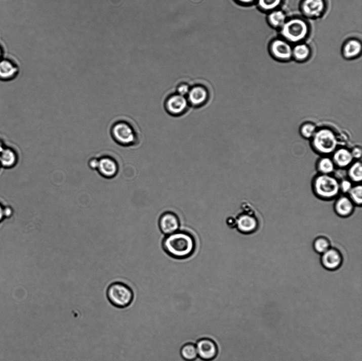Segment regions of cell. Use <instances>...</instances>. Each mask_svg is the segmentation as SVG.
<instances>
[{"instance_id": "cell-5", "label": "cell", "mask_w": 362, "mask_h": 361, "mask_svg": "<svg viewBox=\"0 0 362 361\" xmlns=\"http://www.w3.org/2000/svg\"><path fill=\"white\" fill-rule=\"evenodd\" d=\"M337 145L336 135L329 128L316 130L311 139L312 149L316 153L323 155L333 154L337 149Z\"/></svg>"}, {"instance_id": "cell-20", "label": "cell", "mask_w": 362, "mask_h": 361, "mask_svg": "<svg viewBox=\"0 0 362 361\" xmlns=\"http://www.w3.org/2000/svg\"><path fill=\"white\" fill-rule=\"evenodd\" d=\"M361 51L360 42L356 39H350L345 43L343 53L345 58L350 59L356 57Z\"/></svg>"}, {"instance_id": "cell-18", "label": "cell", "mask_w": 362, "mask_h": 361, "mask_svg": "<svg viewBox=\"0 0 362 361\" xmlns=\"http://www.w3.org/2000/svg\"><path fill=\"white\" fill-rule=\"evenodd\" d=\"M18 161L17 153L13 148L5 146L0 152V166L5 168H11L17 165Z\"/></svg>"}, {"instance_id": "cell-35", "label": "cell", "mask_w": 362, "mask_h": 361, "mask_svg": "<svg viewBox=\"0 0 362 361\" xmlns=\"http://www.w3.org/2000/svg\"><path fill=\"white\" fill-rule=\"evenodd\" d=\"M5 218L4 216V207L2 204H0V223H1Z\"/></svg>"}, {"instance_id": "cell-3", "label": "cell", "mask_w": 362, "mask_h": 361, "mask_svg": "<svg viewBox=\"0 0 362 361\" xmlns=\"http://www.w3.org/2000/svg\"><path fill=\"white\" fill-rule=\"evenodd\" d=\"M111 137L117 144L129 147L137 142L138 135L132 124L124 119L116 120L110 129Z\"/></svg>"}, {"instance_id": "cell-21", "label": "cell", "mask_w": 362, "mask_h": 361, "mask_svg": "<svg viewBox=\"0 0 362 361\" xmlns=\"http://www.w3.org/2000/svg\"><path fill=\"white\" fill-rule=\"evenodd\" d=\"M310 50L308 45L299 43L292 49V57L298 61L306 60L310 55Z\"/></svg>"}, {"instance_id": "cell-8", "label": "cell", "mask_w": 362, "mask_h": 361, "mask_svg": "<svg viewBox=\"0 0 362 361\" xmlns=\"http://www.w3.org/2000/svg\"><path fill=\"white\" fill-rule=\"evenodd\" d=\"M188 105V101L185 97L177 94L167 99L165 108L170 115L178 116L184 114L187 109Z\"/></svg>"}, {"instance_id": "cell-19", "label": "cell", "mask_w": 362, "mask_h": 361, "mask_svg": "<svg viewBox=\"0 0 362 361\" xmlns=\"http://www.w3.org/2000/svg\"><path fill=\"white\" fill-rule=\"evenodd\" d=\"M18 69L12 63L4 60L0 61V80H12L17 75Z\"/></svg>"}, {"instance_id": "cell-24", "label": "cell", "mask_w": 362, "mask_h": 361, "mask_svg": "<svg viewBox=\"0 0 362 361\" xmlns=\"http://www.w3.org/2000/svg\"><path fill=\"white\" fill-rule=\"evenodd\" d=\"M335 165L330 157L321 158L318 162V171L321 174L331 175L335 171Z\"/></svg>"}, {"instance_id": "cell-7", "label": "cell", "mask_w": 362, "mask_h": 361, "mask_svg": "<svg viewBox=\"0 0 362 361\" xmlns=\"http://www.w3.org/2000/svg\"><path fill=\"white\" fill-rule=\"evenodd\" d=\"M103 177L110 179L115 177L118 173L119 166L117 161L109 156L97 158L96 170Z\"/></svg>"}, {"instance_id": "cell-1", "label": "cell", "mask_w": 362, "mask_h": 361, "mask_svg": "<svg viewBox=\"0 0 362 361\" xmlns=\"http://www.w3.org/2000/svg\"><path fill=\"white\" fill-rule=\"evenodd\" d=\"M163 247L166 252L172 257L184 259L194 253L196 243L191 234L185 232L177 231L167 235L163 241Z\"/></svg>"}, {"instance_id": "cell-22", "label": "cell", "mask_w": 362, "mask_h": 361, "mask_svg": "<svg viewBox=\"0 0 362 361\" xmlns=\"http://www.w3.org/2000/svg\"><path fill=\"white\" fill-rule=\"evenodd\" d=\"M286 19V14L281 10H273L268 16L269 23L274 27H281L285 24Z\"/></svg>"}, {"instance_id": "cell-36", "label": "cell", "mask_w": 362, "mask_h": 361, "mask_svg": "<svg viewBox=\"0 0 362 361\" xmlns=\"http://www.w3.org/2000/svg\"><path fill=\"white\" fill-rule=\"evenodd\" d=\"M5 146H6L4 145L3 142L0 141V152H1L3 150V149L5 148Z\"/></svg>"}, {"instance_id": "cell-16", "label": "cell", "mask_w": 362, "mask_h": 361, "mask_svg": "<svg viewBox=\"0 0 362 361\" xmlns=\"http://www.w3.org/2000/svg\"><path fill=\"white\" fill-rule=\"evenodd\" d=\"M334 209L339 216L347 217L353 213L354 205L348 196H343L338 197L336 200Z\"/></svg>"}, {"instance_id": "cell-33", "label": "cell", "mask_w": 362, "mask_h": 361, "mask_svg": "<svg viewBox=\"0 0 362 361\" xmlns=\"http://www.w3.org/2000/svg\"><path fill=\"white\" fill-rule=\"evenodd\" d=\"M14 213L13 208L10 206L4 207L5 218H9L13 216Z\"/></svg>"}, {"instance_id": "cell-26", "label": "cell", "mask_w": 362, "mask_h": 361, "mask_svg": "<svg viewBox=\"0 0 362 361\" xmlns=\"http://www.w3.org/2000/svg\"><path fill=\"white\" fill-rule=\"evenodd\" d=\"M348 197L354 205L361 206L362 204V187L361 185L353 186L348 192Z\"/></svg>"}, {"instance_id": "cell-2", "label": "cell", "mask_w": 362, "mask_h": 361, "mask_svg": "<svg viewBox=\"0 0 362 361\" xmlns=\"http://www.w3.org/2000/svg\"><path fill=\"white\" fill-rule=\"evenodd\" d=\"M106 296L112 306L119 309L129 307L134 298L131 288L122 282L111 284L107 289Z\"/></svg>"}, {"instance_id": "cell-30", "label": "cell", "mask_w": 362, "mask_h": 361, "mask_svg": "<svg viewBox=\"0 0 362 361\" xmlns=\"http://www.w3.org/2000/svg\"><path fill=\"white\" fill-rule=\"evenodd\" d=\"M352 187V182L346 179H343L341 183H339V189L344 194H348Z\"/></svg>"}, {"instance_id": "cell-27", "label": "cell", "mask_w": 362, "mask_h": 361, "mask_svg": "<svg viewBox=\"0 0 362 361\" xmlns=\"http://www.w3.org/2000/svg\"><path fill=\"white\" fill-rule=\"evenodd\" d=\"M313 248L316 253L322 254L330 249V242L327 238L320 237L314 240Z\"/></svg>"}, {"instance_id": "cell-17", "label": "cell", "mask_w": 362, "mask_h": 361, "mask_svg": "<svg viewBox=\"0 0 362 361\" xmlns=\"http://www.w3.org/2000/svg\"><path fill=\"white\" fill-rule=\"evenodd\" d=\"M332 160L335 166L343 168L351 165L353 161V157L348 149L341 148L336 149L333 153Z\"/></svg>"}, {"instance_id": "cell-34", "label": "cell", "mask_w": 362, "mask_h": 361, "mask_svg": "<svg viewBox=\"0 0 362 361\" xmlns=\"http://www.w3.org/2000/svg\"><path fill=\"white\" fill-rule=\"evenodd\" d=\"M234 1L240 5L247 6L253 3L255 0H234Z\"/></svg>"}, {"instance_id": "cell-13", "label": "cell", "mask_w": 362, "mask_h": 361, "mask_svg": "<svg viewBox=\"0 0 362 361\" xmlns=\"http://www.w3.org/2000/svg\"><path fill=\"white\" fill-rule=\"evenodd\" d=\"M325 8V0H303L301 4L302 13L311 18L320 17L323 14Z\"/></svg>"}, {"instance_id": "cell-31", "label": "cell", "mask_w": 362, "mask_h": 361, "mask_svg": "<svg viewBox=\"0 0 362 361\" xmlns=\"http://www.w3.org/2000/svg\"><path fill=\"white\" fill-rule=\"evenodd\" d=\"M190 87L186 83L180 84L177 87L178 94L183 96H187Z\"/></svg>"}, {"instance_id": "cell-12", "label": "cell", "mask_w": 362, "mask_h": 361, "mask_svg": "<svg viewBox=\"0 0 362 361\" xmlns=\"http://www.w3.org/2000/svg\"><path fill=\"white\" fill-rule=\"evenodd\" d=\"M209 99L208 89L203 86L196 85L190 88L187 95L188 104L195 107L205 105Z\"/></svg>"}, {"instance_id": "cell-6", "label": "cell", "mask_w": 362, "mask_h": 361, "mask_svg": "<svg viewBox=\"0 0 362 361\" xmlns=\"http://www.w3.org/2000/svg\"><path fill=\"white\" fill-rule=\"evenodd\" d=\"M280 33L287 41L298 42L303 40L308 35L309 28L304 20L294 18L286 21L281 27Z\"/></svg>"}, {"instance_id": "cell-4", "label": "cell", "mask_w": 362, "mask_h": 361, "mask_svg": "<svg viewBox=\"0 0 362 361\" xmlns=\"http://www.w3.org/2000/svg\"><path fill=\"white\" fill-rule=\"evenodd\" d=\"M312 187L315 196L322 200H332L340 193L338 180L331 175L320 174L316 176Z\"/></svg>"}, {"instance_id": "cell-14", "label": "cell", "mask_w": 362, "mask_h": 361, "mask_svg": "<svg viewBox=\"0 0 362 361\" xmlns=\"http://www.w3.org/2000/svg\"><path fill=\"white\" fill-rule=\"evenodd\" d=\"M321 262L325 268L335 270L340 267L342 264V255L338 250L330 248L321 254Z\"/></svg>"}, {"instance_id": "cell-32", "label": "cell", "mask_w": 362, "mask_h": 361, "mask_svg": "<svg viewBox=\"0 0 362 361\" xmlns=\"http://www.w3.org/2000/svg\"><path fill=\"white\" fill-rule=\"evenodd\" d=\"M354 159H360L361 157V149L359 147H355L352 151H350Z\"/></svg>"}, {"instance_id": "cell-28", "label": "cell", "mask_w": 362, "mask_h": 361, "mask_svg": "<svg viewBox=\"0 0 362 361\" xmlns=\"http://www.w3.org/2000/svg\"><path fill=\"white\" fill-rule=\"evenodd\" d=\"M300 131L304 139H311L316 131V127L312 123H305L301 126Z\"/></svg>"}, {"instance_id": "cell-29", "label": "cell", "mask_w": 362, "mask_h": 361, "mask_svg": "<svg viewBox=\"0 0 362 361\" xmlns=\"http://www.w3.org/2000/svg\"><path fill=\"white\" fill-rule=\"evenodd\" d=\"M260 8L265 11H272L281 4V0H257Z\"/></svg>"}, {"instance_id": "cell-37", "label": "cell", "mask_w": 362, "mask_h": 361, "mask_svg": "<svg viewBox=\"0 0 362 361\" xmlns=\"http://www.w3.org/2000/svg\"><path fill=\"white\" fill-rule=\"evenodd\" d=\"M1 56H2V51H1V49H0V58H1Z\"/></svg>"}, {"instance_id": "cell-25", "label": "cell", "mask_w": 362, "mask_h": 361, "mask_svg": "<svg viewBox=\"0 0 362 361\" xmlns=\"http://www.w3.org/2000/svg\"><path fill=\"white\" fill-rule=\"evenodd\" d=\"M181 355L187 361H193L198 357L196 345L192 343L186 344L181 349Z\"/></svg>"}, {"instance_id": "cell-23", "label": "cell", "mask_w": 362, "mask_h": 361, "mask_svg": "<svg viewBox=\"0 0 362 361\" xmlns=\"http://www.w3.org/2000/svg\"><path fill=\"white\" fill-rule=\"evenodd\" d=\"M347 175L350 182L360 183L362 179V166L359 161H357L350 165Z\"/></svg>"}, {"instance_id": "cell-11", "label": "cell", "mask_w": 362, "mask_h": 361, "mask_svg": "<svg viewBox=\"0 0 362 361\" xmlns=\"http://www.w3.org/2000/svg\"><path fill=\"white\" fill-rule=\"evenodd\" d=\"M159 223L161 231L167 235L178 231L180 227L178 216L171 212L164 213L160 218Z\"/></svg>"}, {"instance_id": "cell-9", "label": "cell", "mask_w": 362, "mask_h": 361, "mask_svg": "<svg viewBox=\"0 0 362 361\" xmlns=\"http://www.w3.org/2000/svg\"><path fill=\"white\" fill-rule=\"evenodd\" d=\"M196 347L198 356L204 360H213L218 355V348L216 343L209 338L199 340Z\"/></svg>"}, {"instance_id": "cell-10", "label": "cell", "mask_w": 362, "mask_h": 361, "mask_svg": "<svg viewBox=\"0 0 362 361\" xmlns=\"http://www.w3.org/2000/svg\"><path fill=\"white\" fill-rule=\"evenodd\" d=\"M292 48L289 42L285 40L277 39L270 44L271 54L276 59L280 61H288L292 58Z\"/></svg>"}, {"instance_id": "cell-15", "label": "cell", "mask_w": 362, "mask_h": 361, "mask_svg": "<svg viewBox=\"0 0 362 361\" xmlns=\"http://www.w3.org/2000/svg\"><path fill=\"white\" fill-rule=\"evenodd\" d=\"M237 230L244 234H251L258 228L257 219L250 214L243 213L237 218L236 224Z\"/></svg>"}]
</instances>
